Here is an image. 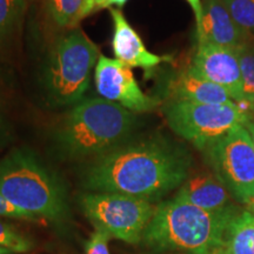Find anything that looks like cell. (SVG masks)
Here are the masks:
<instances>
[{
    "label": "cell",
    "mask_w": 254,
    "mask_h": 254,
    "mask_svg": "<svg viewBox=\"0 0 254 254\" xmlns=\"http://www.w3.org/2000/svg\"><path fill=\"white\" fill-rule=\"evenodd\" d=\"M179 254H189V253H179Z\"/></svg>",
    "instance_id": "30"
},
{
    "label": "cell",
    "mask_w": 254,
    "mask_h": 254,
    "mask_svg": "<svg viewBox=\"0 0 254 254\" xmlns=\"http://www.w3.org/2000/svg\"><path fill=\"white\" fill-rule=\"evenodd\" d=\"M127 1L128 0H85L80 15H79V23L84 18L90 17L100 9L112 8V6H117V8H122Z\"/></svg>",
    "instance_id": "22"
},
{
    "label": "cell",
    "mask_w": 254,
    "mask_h": 254,
    "mask_svg": "<svg viewBox=\"0 0 254 254\" xmlns=\"http://www.w3.org/2000/svg\"><path fill=\"white\" fill-rule=\"evenodd\" d=\"M110 236L101 230H94L85 243V254H110Z\"/></svg>",
    "instance_id": "21"
},
{
    "label": "cell",
    "mask_w": 254,
    "mask_h": 254,
    "mask_svg": "<svg viewBox=\"0 0 254 254\" xmlns=\"http://www.w3.org/2000/svg\"><path fill=\"white\" fill-rule=\"evenodd\" d=\"M26 0H0V47L14 36L23 21Z\"/></svg>",
    "instance_id": "16"
},
{
    "label": "cell",
    "mask_w": 254,
    "mask_h": 254,
    "mask_svg": "<svg viewBox=\"0 0 254 254\" xmlns=\"http://www.w3.org/2000/svg\"><path fill=\"white\" fill-rule=\"evenodd\" d=\"M9 135H11V128H9L7 120H6L1 109H0V148L7 144Z\"/></svg>",
    "instance_id": "24"
},
{
    "label": "cell",
    "mask_w": 254,
    "mask_h": 254,
    "mask_svg": "<svg viewBox=\"0 0 254 254\" xmlns=\"http://www.w3.org/2000/svg\"><path fill=\"white\" fill-rule=\"evenodd\" d=\"M204 15L200 26L196 28L198 43L236 49L245 39L249 32L238 26L227 9L219 0H204Z\"/></svg>",
    "instance_id": "12"
},
{
    "label": "cell",
    "mask_w": 254,
    "mask_h": 254,
    "mask_svg": "<svg viewBox=\"0 0 254 254\" xmlns=\"http://www.w3.org/2000/svg\"><path fill=\"white\" fill-rule=\"evenodd\" d=\"M0 217L4 218H12V219H19V220H27V221H40L41 219L32 215L27 212L21 211L18 207H15L7 201L4 196L0 194Z\"/></svg>",
    "instance_id": "23"
},
{
    "label": "cell",
    "mask_w": 254,
    "mask_h": 254,
    "mask_svg": "<svg viewBox=\"0 0 254 254\" xmlns=\"http://www.w3.org/2000/svg\"><path fill=\"white\" fill-rule=\"evenodd\" d=\"M165 114L171 129L201 151L233 127L245 125L250 119L246 110L236 101L227 104L173 101Z\"/></svg>",
    "instance_id": "7"
},
{
    "label": "cell",
    "mask_w": 254,
    "mask_h": 254,
    "mask_svg": "<svg viewBox=\"0 0 254 254\" xmlns=\"http://www.w3.org/2000/svg\"><path fill=\"white\" fill-rule=\"evenodd\" d=\"M85 0H46L47 15L52 23L60 28L74 27L79 24Z\"/></svg>",
    "instance_id": "18"
},
{
    "label": "cell",
    "mask_w": 254,
    "mask_h": 254,
    "mask_svg": "<svg viewBox=\"0 0 254 254\" xmlns=\"http://www.w3.org/2000/svg\"><path fill=\"white\" fill-rule=\"evenodd\" d=\"M243 78V91L245 103L250 105L254 100V37L249 33L243 43L236 49Z\"/></svg>",
    "instance_id": "17"
},
{
    "label": "cell",
    "mask_w": 254,
    "mask_h": 254,
    "mask_svg": "<svg viewBox=\"0 0 254 254\" xmlns=\"http://www.w3.org/2000/svg\"><path fill=\"white\" fill-rule=\"evenodd\" d=\"M211 254H226V253H225V251H224V249H222V247H219V249L213 251V252H212Z\"/></svg>",
    "instance_id": "27"
},
{
    "label": "cell",
    "mask_w": 254,
    "mask_h": 254,
    "mask_svg": "<svg viewBox=\"0 0 254 254\" xmlns=\"http://www.w3.org/2000/svg\"><path fill=\"white\" fill-rule=\"evenodd\" d=\"M113 21L112 49L117 60L131 68H142L150 72L163 63L171 62V57L158 56L146 49L144 41L120 8H110Z\"/></svg>",
    "instance_id": "11"
},
{
    "label": "cell",
    "mask_w": 254,
    "mask_h": 254,
    "mask_svg": "<svg viewBox=\"0 0 254 254\" xmlns=\"http://www.w3.org/2000/svg\"><path fill=\"white\" fill-rule=\"evenodd\" d=\"M0 246L13 254H18L31 251L33 243L13 226L0 221Z\"/></svg>",
    "instance_id": "20"
},
{
    "label": "cell",
    "mask_w": 254,
    "mask_h": 254,
    "mask_svg": "<svg viewBox=\"0 0 254 254\" xmlns=\"http://www.w3.org/2000/svg\"><path fill=\"white\" fill-rule=\"evenodd\" d=\"M99 50L81 28H73L51 50L44 68V87L57 105L78 103L90 86Z\"/></svg>",
    "instance_id": "5"
},
{
    "label": "cell",
    "mask_w": 254,
    "mask_h": 254,
    "mask_svg": "<svg viewBox=\"0 0 254 254\" xmlns=\"http://www.w3.org/2000/svg\"><path fill=\"white\" fill-rule=\"evenodd\" d=\"M249 110L251 111V112H252V114L254 116V100L249 105Z\"/></svg>",
    "instance_id": "29"
},
{
    "label": "cell",
    "mask_w": 254,
    "mask_h": 254,
    "mask_svg": "<svg viewBox=\"0 0 254 254\" xmlns=\"http://www.w3.org/2000/svg\"><path fill=\"white\" fill-rule=\"evenodd\" d=\"M189 68L199 77L224 88L236 103H245L239 59L234 49L198 43L192 65Z\"/></svg>",
    "instance_id": "10"
},
{
    "label": "cell",
    "mask_w": 254,
    "mask_h": 254,
    "mask_svg": "<svg viewBox=\"0 0 254 254\" xmlns=\"http://www.w3.org/2000/svg\"><path fill=\"white\" fill-rule=\"evenodd\" d=\"M237 212L232 205L220 211H206L173 198L157 206L141 243L155 252L211 254L224 246L228 222Z\"/></svg>",
    "instance_id": "2"
},
{
    "label": "cell",
    "mask_w": 254,
    "mask_h": 254,
    "mask_svg": "<svg viewBox=\"0 0 254 254\" xmlns=\"http://www.w3.org/2000/svg\"><path fill=\"white\" fill-rule=\"evenodd\" d=\"M80 206L94 230L106 232L110 238L132 245L141 243L157 209L150 200L106 192L81 195Z\"/></svg>",
    "instance_id": "6"
},
{
    "label": "cell",
    "mask_w": 254,
    "mask_h": 254,
    "mask_svg": "<svg viewBox=\"0 0 254 254\" xmlns=\"http://www.w3.org/2000/svg\"><path fill=\"white\" fill-rule=\"evenodd\" d=\"M94 82L103 99L120 105L133 113L151 112L159 104L158 99L142 92L132 68L116 58L99 56L94 68Z\"/></svg>",
    "instance_id": "9"
},
{
    "label": "cell",
    "mask_w": 254,
    "mask_h": 254,
    "mask_svg": "<svg viewBox=\"0 0 254 254\" xmlns=\"http://www.w3.org/2000/svg\"><path fill=\"white\" fill-rule=\"evenodd\" d=\"M241 30L254 31V0H219Z\"/></svg>",
    "instance_id": "19"
},
{
    "label": "cell",
    "mask_w": 254,
    "mask_h": 254,
    "mask_svg": "<svg viewBox=\"0 0 254 254\" xmlns=\"http://www.w3.org/2000/svg\"><path fill=\"white\" fill-rule=\"evenodd\" d=\"M189 2L190 8H192L193 13H194L195 17V25L196 28L200 26L202 20V15H204V5H202L201 0H186Z\"/></svg>",
    "instance_id": "25"
},
{
    "label": "cell",
    "mask_w": 254,
    "mask_h": 254,
    "mask_svg": "<svg viewBox=\"0 0 254 254\" xmlns=\"http://www.w3.org/2000/svg\"><path fill=\"white\" fill-rule=\"evenodd\" d=\"M174 198L206 211H220L231 206L230 192L209 173H199L186 179Z\"/></svg>",
    "instance_id": "13"
},
{
    "label": "cell",
    "mask_w": 254,
    "mask_h": 254,
    "mask_svg": "<svg viewBox=\"0 0 254 254\" xmlns=\"http://www.w3.org/2000/svg\"><path fill=\"white\" fill-rule=\"evenodd\" d=\"M189 152L164 138L118 146L101 154L85 176V186L94 192L120 193L155 200L186 182Z\"/></svg>",
    "instance_id": "1"
},
{
    "label": "cell",
    "mask_w": 254,
    "mask_h": 254,
    "mask_svg": "<svg viewBox=\"0 0 254 254\" xmlns=\"http://www.w3.org/2000/svg\"><path fill=\"white\" fill-rule=\"evenodd\" d=\"M237 212L228 222L224 249L226 254H254V206Z\"/></svg>",
    "instance_id": "15"
},
{
    "label": "cell",
    "mask_w": 254,
    "mask_h": 254,
    "mask_svg": "<svg viewBox=\"0 0 254 254\" xmlns=\"http://www.w3.org/2000/svg\"><path fill=\"white\" fill-rule=\"evenodd\" d=\"M174 101H189L199 104H227L232 98L224 88L214 82L199 77L190 68L178 75L171 85Z\"/></svg>",
    "instance_id": "14"
},
{
    "label": "cell",
    "mask_w": 254,
    "mask_h": 254,
    "mask_svg": "<svg viewBox=\"0 0 254 254\" xmlns=\"http://www.w3.org/2000/svg\"><path fill=\"white\" fill-rule=\"evenodd\" d=\"M135 116L103 98L75 105L56 132V144L64 155L84 158L118 147L132 132Z\"/></svg>",
    "instance_id": "3"
},
{
    "label": "cell",
    "mask_w": 254,
    "mask_h": 254,
    "mask_svg": "<svg viewBox=\"0 0 254 254\" xmlns=\"http://www.w3.org/2000/svg\"><path fill=\"white\" fill-rule=\"evenodd\" d=\"M0 194L21 211L59 220L66 213L62 183L27 148H14L0 159Z\"/></svg>",
    "instance_id": "4"
},
{
    "label": "cell",
    "mask_w": 254,
    "mask_h": 254,
    "mask_svg": "<svg viewBox=\"0 0 254 254\" xmlns=\"http://www.w3.org/2000/svg\"><path fill=\"white\" fill-rule=\"evenodd\" d=\"M204 152L228 192L241 204L254 206V146L245 125L233 127Z\"/></svg>",
    "instance_id": "8"
},
{
    "label": "cell",
    "mask_w": 254,
    "mask_h": 254,
    "mask_svg": "<svg viewBox=\"0 0 254 254\" xmlns=\"http://www.w3.org/2000/svg\"><path fill=\"white\" fill-rule=\"evenodd\" d=\"M0 254H13V253H12L11 251L6 250V249H4V247L0 246Z\"/></svg>",
    "instance_id": "28"
},
{
    "label": "cell",
    "mask_w": 254,
    "mask_h": 254,
    "mask_svg": "<svg viewBox=\"0 0 254 254\" xmlns=\"http://www.w3.org/2000/svg\"><path fill=\"white\" fill-rule=\"evenodd\" d=\"M245 127L247 128V131H249L251 138H252V141H253V146H254V119H249L247 122L245 123Z\"/></svg>",
    "instance_id": "26"
}]
</instances>
